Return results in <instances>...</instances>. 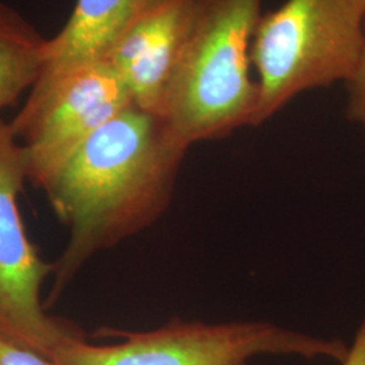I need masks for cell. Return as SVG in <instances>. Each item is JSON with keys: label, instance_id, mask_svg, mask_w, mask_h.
I'll return each instance as SVG.
<instances>
[{"label": "cell", "instance_id": "1", "mask_svg": "<svg viewBox=\"0 0 365 365\" xmlns=\"http://www.w3.org/2000/svg\"><path fill=\"white\" fill-rule=\"evenodd\" d=\"M187 150L164 118L131 105L41 187L69 227L68 245L56 262V294L92 255L164 211Z\"/></svg>", "mask_w": 365, "mask_h": 365}, {"label": "cell", "instance_id": "2", "mask_svg": "<svg viewBox=\"0 0 365 365\" xmlns=\"http://www.w3.org/2000/svg\"><path fill=\"white\" fill-rule=\"evenodd\" d=\"M262 0H197L161 117L188 148L253 125L252 45Z\"/></svg>", "mask_w": 365, "mask_h": 365}, {"label": "cell", "instance_id": "3", "mask_svg": "<svg viewBox=\"0 0 365 365\" xmlns=\"http://www.w3.org/2000/svg\"><path fill=\"white\" fill-rule=\"evenodd\" d=\"M365 46V0H286L262 14L252 45L262 125L302 92L346 83Z\"/></svg>", "mask_w": 365, "mask_h": 365}, {"label": "cell", "instance_id": "4", "mask_svg": "<svg viewBox=\"0 0 365 365\" xmlns=\"http://www.w3.org/2000/svg\"><path fill=\"white\" fill-rule=\"evenodd\" d=\"M349 348L341 339L314 337L267 322H172L128 334L114 345H92L69 334L49 354L53 365H248L260 354L342 363Z\"/></svg>", "mask_w": 365, "mask_h": 365}, {"label": "cell", "instance_id": "5", "mask_svg": "<svg viewBox=\"0 0 365 365\" xmlns=\"http://www.w3.org/2000/svg\"><path fill=\"white\" fill-rule=\"evenodd\" d=\"M131 105L128 86L108 60L80 66L52 87L30 92L10 123L24 141L29 179L42 187L95 131Z\"/></svg>", "mask_w": 365, "mask_h": 365}, {"label": "cell", "instance_id": "6", "mask_svg": "<svg viewBox=\"0 0 365 365\" xmlns=\"http://www.w3.org/2000/svg\"><path fill=\"white\" fill-rule=\"evenodd\" d=\"M29 179L24 145L0 120V334L45 356L71 333L45 313L41 288L56 264L29 241L18 195Z\"/></svg>", "mask_w": 365, "mask_h": 365}, {"label": "cell", "instance_id": "7", "mask_svg": "<svg viewBox=\"0 0 365 365\" xmlns=\"http://www.w3.org/2000/svg\"><path fill=\"white\" fill-rule=\"evenodd\" d=\"M197 0H167L119 38L107 60L123 78L133 103L163 114L170 80L192 25Z\"/></svg>", "mask_w": 365, "mask_h": 365}, {"label": "cell", "instance_id": "8", "mask_svg": "<svg viewBox=\"0 0 365 365\" xmlns=\"http://www.w3.org/2000/svg\"><path fill=\"white\" fill-rule=\"evenodd\" d=\"M167 0H78L66 26L46 41L31 92L52 87L68 73L107 60L119 38L145 14Z\"/></svg>", "mask_w": 365, "mask_h": 365}, {"label": "cell", "instance_id": "9", "mask_svg": "<svg viewBox=\"0 0 365 365\" xmlns=\"http://www.w3.org/2000/svg\"><path fill=\"white\" fill-rule=\"evenodd\" d=\"M46 41L21 14L0 3V111L34 86Z\"/></svg>", "mask_w": 365, "mask_h": 365}, {"label": "cell", "instance_id": "10", "mask_svg": "<svg viewBox=\"0 0 365 365\" xmlns=\"http://www.w3.org/2000/svg\"><path fill=\"white\" fill-rule=\"evenodd\" d=\"M346 115L365 131V46L361 60L346 83Z\"/></svg>", "mask_w": 365, "mask_h": 365}, {"label": "cell", "instance_id": "11", "mask_svg": "<svg viewBox=\"0 0 365 365\" xmlns=\"http://www.w3.org/2000/svg\"><path fill=\"white\" fill-rule=\"evenodd\" d=\"M0 365H53L45 356L27 349L0 334Z\"/></svg>", "mask_w": 365, "mask_h": 365}, {"label": "cell", "instance_id": "12", "mask_svg": "<svg viewBox=\"0 0 365 365\" xmlns=\"http://www.w3.org/2000/svg\"><path fill=\"white\" fill-rule=\"evenodd\" d=\"M342 365H365V319L359 327L352 346H349L348 356Z\"/></svg>", "mask_w": 365, "mask_h": 365}]
</instances>
